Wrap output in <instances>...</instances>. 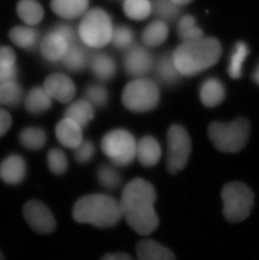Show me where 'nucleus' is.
<instances>
[{
	"label": "nucleus",
	"mask_w": 259,
	"mask_h": 260,
	"mask_svg": "<svg viewBox=\"0 0 259 260\" xmlns=\"http://www.w3.org/2000/svg\"><path fill=\"white\" fill-rule=\"evenodd\" d=\"M172 1H173L174 4L179 5V6H182V5H188V4L192 2L193 0H172Z\"/></svg>",
	"instance_id": "nucleus-45"
},
{
	"label": "nucleus",
	"mask_w": 259,
	"mask_h": 260,
	"mask_svg": "<svg viewBox=\"0 0 259 260\" xmlns=\"http://www.w3.org/2000/svg\"><path fill=\"white\" fill-rule=\"evenodd\" d=\"M85 100L93 106L101 108L106 106L108 102V92L105 87L93 84L90 86L87 87L85 90Z\"/></svg>",
	"instance_id": "nucleus-36"
},
{
	"label": "nucleus",
	"mask_w": 259,
	"mask_h": 260,
	"mask_svg": "<svg viewBox=\"0 0 259 260\" xmlns=\"http://www.w3.org/2000/svg\"><path fill=\"white\" fill-rule=\"evenodd\" d=\"M169 36V27L164 20L151 23L142 32V41L148 47H157L163 44Z\"/></svg>",
	"instance_id": "nucleus-26"
},
{
	"label": "nucleus",
	"mask_w": 259,
	"mask_h": 260,
	"mask_svg": "<svg viewBox=\"0 0 259 260\" xmlns=\"http://www.w3.org/2000/svg\"><path fill=\"white\" fill-rule=\"evenodd\" d=\"M16 56L12 48L9 47H0V67L10 68L15 66Z\"/></svg>",
	"instance_id": "nucleus-39"
},
{
	"label": "nucleus",
	"mask_w": 259,
	"mask_h": 260,
	"mask_svg": "<svg viewBox=\"0 0 259 260\" xmlns=\"http://www.w3.org/2000/svg\"><path fill=\"white\" fill-rule=\"evenodd\" d=\"M136 251L137 260H176L170 249L152 239L140 241Z\"/></svg>",
	"instance_id": "nucleus-17"
},
{
	"label": "nucleus",
	"mask_w": 259,
	"mask_h": 260,
	"mask_svg": "<svg viewBox=\"0 0 259 260\" xmlns=\"http://www.w3.org/2000/svg\"><path fill=\"white\" fill-rule=\"evenodd\" d=\"M223 215L229 222L237 223L250 216L254 206V193L247 184L232 182L221 190Z\"/></svg>",
	"instance_id": "nucleus-5"
},
{
	"label": "nucleus",
	"mask_w": 259,
	"mask_h": 260,
	"mask_svg": "<svg viewBox=\"0 0 259 260\" xmlns=\"http://www.w3.org/2000/svg\"><path fill=\"white\" fill-rule=\"evenodd\" d=\"M47 165L52 174L60 175L66 172L69 162L66 155L61 150L53 148L47 153Z\"/></svg>",
	"instance_id": "nucleus-35"
},
{
	"label": "nucleus",
	"mask_w": 259,
	"mask_h": 260,
	"mask_svg": "<svg viewBox=\"0 0 259 260\" xmlns=\"http://www.w3.org/2000/svg\"><path fill=\"white\" fill-rule=\"evenodd\" d=\"M43 88L52 100H56L60 103H69L76 93V87L74 82L64 74H52L47 77Z\"/></svg>",
	"instance_id": "nucleus-12"
},
{
	"label": "nucleus",
	"mask_w": 259,
	"mask_h": 260,
	"mask_svg": "<svg viewBox=\"0 0 259 260\" xmlns=\"http://www.w3.org/2000/svg\"><path fill=\"white\" fill-rule=\"evenodd\" d=\"M152 10H154L155 14L159 18L171 21L176 19L179 15L180 6L174 4L172 0H156L152 6Z\"/></svg>",
	"instance_id": "nucleus-34"
},
{
	"label": "nucleus",
	"mask_w": 259,
	"mask_h": 260,
	"mask_svg": "<svg viewBox=\"0 0 259 260\" xmlns=\"http://www.w3.org/2000/svg\"><path fill=\"white\" fill-rule=\"evenodd\" d=\"M156 194L154 187L143 179H133L123 189L120 211L130 228L137 234L147 236L158 226L154 209Z\"/></svg>",
	"instance_id": "nucleus-1"
},
{
	"label": "nucleus",
	"mask_w": 259,
	"mask_h": 260,
	"mask_svg": "<svg viewBox=\"0 0 259 260\" xmlns=\"http://www.w3.org/2000/svg\"><path fill=\"white\" fill-rule=\"evenodd\" d=\"M251 125L244 117L229 123L215 121L208 127V136L215 148L222 152L235 153L243 149L250 137Z\"/></svg>",
	"instance_id": "nucleus-4"
},
{
	"label": "nucleus",
	"mask_w": 259,
	"mask_h": 260,
	"mask_svg": "<svg viewBox=\"0 0 259 260\" xmlns=\"http://www.w3.org/2000/svg\"><path fill=\"white\" fill-rule=\"evenodd\" d=\"M101 260H135L132 256L125 253H107Z\"/></svg>",
	"instance_id": "nucleus-43"
},
{
	"label": "nucleus",
	"mask_w": 259,
	"mask_h": 260,
	"mask_svg": "<svg viewBox=\"0 0 259 260\" xmlns=\"http://www.w3.org/2000/svg\"><path fill=\"white\" fill-rule=\"evenodd\" d=\"M22 98V88L16 81L0 84V106L17 107Z\"/></svg>",
	"instance_id": "nucleus-31"
},
{
	"label": "nucleus",
	"mask_w": 259,
	"mask_h": 260,
	"mask_svg": "<svg viewBox=\"0 0 259 260\" xmlns=\"http://www.w3.org/2000/svg\"><path fill=\"white\" fill-rule=\"evenodd\" d=\"M112 31L110 15L100 8L85 13L78 26L81 42L91 48H101L110 43Z\"/></svg>",
	"instance_id": "nucleus-6"
},
{
	"label": "nucleus",
	"mask_w": 259,
	"mask_h": 260,
	"mask_svg": "<svg viewBox=\"0 0 259 260\" xmlns=\"http://www.w3.org/2000/svg\"><path fill=\"white\" fill-rule=\"evenodd\" d=\"M196 25V19L192 15H184L179 20L178 23V31L183 30V29H188V28Z\"/></svg>",
	"instance_id": "nucleus-42"
},
{
	"label": "nucleus",
	"mask_w": 259,
	"mask_h": 260,
	"mask_svg": "<svg viewBox=\"0 0 259 260\" xmlns=\"http://www.w3.org/2000/svg\"><path fill=\"white\" fill-rule=\"evenodd\" d=\"M137 143L132 133L123 129H115L104 136L101 149L113 165L126 167L136 158Z\"/></svg>",
	"instance_id": "nucleus-8"
},
{
	"label": "nucleus",
	"mask_w": 259,
	"mask_h": 260,
	"mask_svg": "<svg viewBox=\"0 0 259 260\" xmlns=\"http://www.w3.org/2000/svg\"><path fill=\"white\" fill-rule=\"evenodd\" d=\"M0 260H5V258H4V255H3V253H1V251H0Z\"/></svg>",
	"instance_id": "nucleus-46"
},
{
	"label": "nucleus",
	"mask_w": 259,
	"mask_h": 260,
	"mask_svg": "<svg viewBox=\"0 0 259 260\" xmlns=\"http://www.w3.org/2000/svg\"><path fill=\"white\" fill-rule=\"evenodd\" d=\"M26 174V164L19 155H10L0 164V179L8 184H20Z\"/></svg>",
	"instance_id": "nucleus-14"
},
{
	"label": "nucleus",
	"mask_w": 259,
	"mask_h": 260,
	"mask_svg": "<svg viewBox=\"0 0 259 260\" xmlns=\"http://www.w3.org/2000/svg\"><path fill=\"white\" fill-rule=\"evenodd\" d=\"M222 53L220 42L214 37L183 42L174 52L173 59L183 76H193L217 63Z\"/></svg>",
	"instance_id": "nucleus-2"
},
{
	"label": "nucleus",
	"mask_w": 259,
	"mask_h": 260,
	"mask_svg": "<svg viewBox=\"0 0 259 260\" xmlns=\"http://www.w3.org/2000/svg\"><path fill=\"white\" fill-rule=\"evenodd\" d=\"M17 74L16 65L10 68L0 67V84L16 81Z\"/></svg>",
	"instance_id": "nucleus-40"
},
{
	"label": "nucleus",
	"mask_w": 259,
	"mask_h": 260,
	"mask_svg": "<svg viewBox=\"0 0 259 260\" xmlns=\"http://www.w3.org/2000/svg\"><path fill=\"white\" fill-rule=\"evenodd\" d=\"M74 150V157L77 162L84 165L89 162L95 153V147L90 141H84L78 145Z\"/></svg>",
	"instance_id": "nucleus-37"
},
{
	"label": "nucleus",
	"mask_w": 259,
	"mask_h": 260,
	"mask_svg": "<svg viewBox=\"0 0 259 260\" xmlns=\"http://www.w3.org/2000/svg\"><path fill=\"white\" fill-rule=\"evenodd\" d=\"M97 178L101 185L108 189H117L121 184L120 173L111 165H101L97 171Z\"/></svg>",
	"instance_id": "nucleus-32"
},
{
	"label": "nucleus",
	"mask_w": 259,
	"mask_h": 260,
	"mask_svg": "<svg viewBox=\"0 0 259 260\" xmlns=\"http://www.w3.org/2000/svg\"><path fill=\"white\" fill-rule=\"evenodd\" d=\"M88 62L93 74L101 80H110L116 74L115 61L107 53L97 52L90 57Z\"/></svg>",
	"instance_id": "nucleus-20"
},
{
	"label": "nucleus",
	"mask_w": 259,
	"mask_h": 260,
	"mask_svg": "<svg viewBox=\"0 0 259 260\" xmlns=\"http://www.w3.org/2000/svg\"><path fill=\"white\" fill-rule=\"evenodd\" d=\"M25 108L32 115H40L48 111L52 105V99L44 88H32L25 101Z\"/></svg>",
	"instance_id": "nucleus-22"
},
{
	"label": "nucleus",
	"mask_w": 259,
	"mask_h": 260,
	"mask_svg": "<svg viewBox=\"0 0 259 260\" xmlns=\"http://www.w3.org/2000/svg\"><path fill=\"white\" fill-rule=\"evenodd\" d=\"M69 41L61 33L52 29L42 40L41 44L42 56L51 62L61 61L69 49Z\"/></svg>",
	"instance_id": "nucleus-13"
},
{
	"label": "nucleus",
	"mask_w": 259,
	"mask_h": 260,
	"mask_svg": "<svg viewBox=\"0 0 259 260\" xmlns=\"http://www.w3.org/2000/svg\"><path fill=\"white\" fill-rule=\"evenodd\" d=\"M252 81L256 83L257 85H259V64L257 65V68L255 69L253 74L252 76Z\"/></svg>",
	"instance_id": "nucleus-44"
},
{
	"label": "nucleus",
	"mask_w": 259,
	"mask_h": 260,
	"mask_svg": "<svg viewBox=\"0 0 259 260\" xmlns=\"http://www.w3.org/2000/svg\"><path fill=\"white\" fill-rule=\"evenodd\" d=\"M17 14L26 25H36L43 19L44 10L36 0H20L17 5Z\"/></svg>",
	"instance_id": "nucleus-25"
},
{
	"label": "nucleus",
	"mask_w": 259,
	"mask_h": 260,
	"mask_svg": "<svg viewBox=\"0 0 259 260\" xmlns=\"http://www.w3.org/2000/svg\"><path fill=\"white\" fill-rule=\"evenodd\" d=\"M23 216L36 233L49 234L56 229V220L49 208L39 201H29L23 207Z\"/></svg>",
	"instance_id": "nucleus-10"
},
{
	"label": "nucleus",
	"mask_w": 259,
	"mask_h": 260,
	"mask_svg": "<svg viewBox=\"0 0 259 260\" xmlns=\"http://www.w3.org/2000/svg\"><path fill=\"white\" fill-rule=\"evenodd\" d=\"M159 88L152 80L138 79L132 80L124 88L122 103L129 111L143 113L152 111L158 105Z\"/></svg>",
	"instance_id": "nucleus-7"
},
{
	"label": "nucleus",
	"mask_w": 259,
	"mask_h": 260,
	"mask_svg": "<svg viewBox=\"0 0 259 260\" xmlns=\"http://www.w3.org/2000/svg\"><path fill=\"white\" fill-rule=\"evenodd\" d=\"M86 47H87L78 38L71 42L69 44L66 54L61 60L64 66L73 72H80L85 69L89 61V57Z\"/></svg>",
	"instance_id": "nucleus-18"
},
{
	"label": "nucleus",
	"mask_w": 259,
	"mask_h": 260,
	"mask_svg": "<svg viewBox=\"0 0 259 260\" xmlns=\"http://www.w3.org/2000/svg\"><path fill=\"white\" fill-rule=\"evenodd\" d=\"M88 0H52L51 8L56 15L64 19H75L84 15Z\"/></svg>",
	"instance_id": "nucleus-21"
},
{
	"label": "nucleus",
	"mask_w": 259,
	"mask_h": 260,
	"mask_svg": "<svg viewBox=\"0 0 259 260\" xmlns=\"http://www.w3.org/2000/svg\"><path fill=\"white\" fill-rule=\"evenodd\" d=\"M94 116L93 106L87 100H79L71 104L65 111V117L77 123L81 128H84L93 120Z\"/></svg>",
	"instance_id": "nucleus-23"
},
{
	"label": "nucleus",
	"mask_w": 259,
	"mask_h": 260,
	"mask_svg": "<svg viewBox=\"0 0 259 260\" xmlns=\"http://www.w3.org/2000/svg\"><path fill=\"white\" fill-rule=\"evenodd\" d=\"M56 137L63 147L75 149L83 142V128L69 118H64L56 125Z\"/></svg>",
	"instance_id": "nucleus-15"
},
{
	"label": "nucleus",
	"mask_w": 259,
	"mask_h": 260,
	"mask_svg": "<svg viewBox=\"0 0 259 260\" xmlns=\"http://www.w3.org/2000/svg\"><path fill=\"white\" fill-rule=\"evenodd\" d=\"M179 37L183 40V42H191L196 40L201 39L204 37L203 30L197 25H193L188 29L178 31Z\"/></svg>",
	"instance_id": "nucleus-38"
},
{
	"label": "nucleus",
	"mask_w": 259,
	"mask_h": 260,
	"mask_svg": "<svg viewBox=\"0 0 259 260\" xmlns=\"http://www.w3.org/2000/svg\"><path fill=\"white\" fill-rule=\"evenodd\" d=\"M123 10L130 19L142 20L152 13V5L149 0H124Z\"/></svg>",
	"instance_id": "nucleus-30"
},
{
	"label": "nucleus",
	"mask_w": 259,
	"mask_h": 260,
	"mask_svg": "<svg viewBox=\"0 0 259 260\" xmlns=\"http://www.w3.org/2000/svg\"><path fill=\"white\" fill-rule=\"evenodd\" d=\"M73 217L78 223L106 229L116 225L122 215L117 200L106 194H92L82 197L75 203Z\"/></svg>",
	"instance_id": "nucleus-3"
},
{
	"label": "nucleus",
	"mask_w": 259,
	"mask_h": 260,
	"mask_svg": "<svg viewBox=\"0 0 259 260\" xmlns=\"http://www.w3.org/2000/svg\"><path fill=\"white\" fill-rule=\"evenodd\" d=\"M153 66V58L145 47L134 45L127 49L124 59V68L129 75L142 77Z\"/></svg>",
	"instance_id": "nucleus-11"
},
{
	"label": "nucleus",
	"mask_w": 259,
	"mask_h": 260,
	"mask_svg": "<svg viewBox=\"0 0 259 260\" xmlns=\"http://www.w3.org/2000/svg\"><path fill=\"white\" fill-rule=\"evenodd\" d=\"M249 54V48L244 42H238L235 45L233 54L231 56L228 65V74L233 79L241 78L242 74V66L245 60Z\"/></svg>",
	"instance_id": "nucleus-29"
},
{
	"label": "nucleus",
	"mask_w": 259,
	"mask_h": 260,
	"mask_svg": "<svg viewBox=\"0 0 259 260\" xmlns=\"http://www.w3.org/2000/svg\"><path fill=\"white\" fill-rule=\"evenodd\" d=\"M167 143V169L170 174H177L188 164L191 152L190 138L185 128L173 125L168 131Z\"/></svg>",
	"instance_id": "nucleus-9"
},
{
	"label": "nucleus",
	"mask_w": 259,
	"mask_h": 260,
	"mask_svg": "<svg viewBox=\"0 0 259 260\" xmlns=\"http://www.w3.org/2000/svg\"><path fill=\"white\" fill-rule=\"evenodd\" d=\"M156 74L157 79L167 85L176 84L182 76L174 63L173 56L170 55H164L159 59L156 63Z\"/></svg>",
	"instance_id": "nucleus-24"
},
{
	"label": "nucleus",
	"mask_w": 259,
	"mask_h": 260,
	"mask_svg": "<svg viewBox=\"0 0 259 260\" xmlns=\"http://www.w3.org/2000/svg\"><path fill=\"white\" fill-rule=\"evenodd\" d=\"M161 156V146L153 137L146 136L137 142L136 157L142 166H155L159 162Z\"/></svg>",
	"instance_id": "nucleus-16"
},
{
	"label": "nucleus",
	"mask_w": 259,
	"mask_h": 260,
	"mask_svg": "<svg viewBox=\"0 0 259 260\" xmlns=\"http://www.w3.org/2000/svg\"><path fill=\"white\" fill-rule=\"evenodd\" d=\"M10 40L20 48L30 49L37 45L38 32L29 26H15L10 31Z\"/></svg>",
	"instance_id": "nucleus-28"
},
{
	"label": "nucleus",
	"mask_w": 259,
	"mask_h": 260,
	"mask_svg": "<svg viewBox=\"0 0 259 260\" xmlns=\"http://www.w3.org/2000/svg\"><path fill=\"white\" fill-rule=\"evenodd\" d=\"M12 125V117L8 111L0 108V138L9 132Z\"/></svg>",
	"instance_id": "nucleus-41"
},
{
	"label": "nucleus",
	"mask_w": 259,
	"mask_h": 260,
	"mask_svg": "<svg viewBox=\"0 0 259 260\" xmlns=\"http://www.w3.org/2000/svg\"><path fill=\"white\" fill-rule=\"evenodd\" d=\"M134 39V34L131 28L125 25L113 27L112 36L110 42L113 46L119 49H128L132 47Z\"/></svg>",
	"instance_id": "nucleus-33"
},
{
	"label": "nucleus",
	"mask_w": 259,
	"mask_h": 260,
	"mask_svg": "<svg viewBox=\"0 0 259 260\" xmlns=\"http://www.w3.org/2000/svg\"><path fill=\"white\" fill-rule=\"evenodd\" d=\"M200 97L204 106L209 108L215 107L222 103L225 100V86L222 82L218 79H208L201 85Z\"/></svg>",
	"instance_id": "nucleus-19"
},
{
	"label": "nucleus",
	"mask_w": 259,
	"mask_h": 260,
	"mask_svg": "<svg viewBox=\"0 0 259 260\" xmlns=\"http://www.w3.org/2000/svg\"><path fill=\"white\" fill-rule=\"evenodd\" d=\"M19 140L26 149L36 151L44 147L47 143V134L41 128L29 126L20 132Z\"/></svg>",
	"instance_id": "nucleus-27"
}]
</instances>
